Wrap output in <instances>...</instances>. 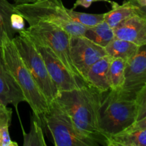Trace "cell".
<instances>
[{
  "instance_id": "obj_11",
  "label": "cell",
  "mask_w": 146,
  "mask_h": 146,
  "mask_svg": "<svg viewBox=\"0 0 146 146\" xmlns=\"http://www.w3.org/2000/svg\"><path fill=\"white\" fill-rule=\"evenodd\" d=\"M24 101H25V98L22 91L4 63L0 46V103L7 106L12 104L18 113L19 104Z\"/></svg>"
},
{
  "instance_id": "obj_2",
  "label": "cell",
  "mask_w": 146,
  "mask_h": 146,
  "mask_svg": "<svg viewBox=\"0 0 146 146\" xmlns=\"http://www.w3.org/2000/svg\"><path fill=\"white\" fill-rule=\"evenodd\" d=\"M101 95L102 92L85 84L71 91H60L56 100L81 133L99 145L107 146L108 139L101 133L98 125Z\"/></svg>"
},
{
  "instance_id": "obj_17",
  "label": "cell",
  "mask_w": 146,
  "mask_h": 146,
  "mask_svg": "<svg viewBox=\"0 0 146 146\" xmlns=\"http://www.w3.org/2000/svg\"><path fill=\"white\" fill-rule=\"evenodd\" d=\"M84 36L104 48L115 38L113 29L111 28L105 21H103L95 27L87 28Z\"/></svg>"
},
{
  "instance_id": "obj_15",
  "label": "cell",
  "mask_w": 146,
  "mask_h": 146,
  "mask_svg": "<svg viewBox=\"0 0 146 146\" xmlns=\"http://www.w3.org/2000/svg\"><path fill=\"white\" fill-rule=\"evenodd\" d=\"M111 11L104 14V21L112 29L118 27L121 23L133 16L146 17V11L129 1H125L122 4L111 1Z\"/></svg>"
},
{
  "instance_id": "obj_26",
  "label": "cell",
  "mask_w": 146,
  "mask_h": 146,
  "mask_svg": "<svg viewBox=\"0 0 146 146\" xmlns=\"http://www.w3.org/2000/svg\"><path fill=\"white\" fill-rule=\"evenodd\" d=\"M15 4H27V3H31L37 0H11Z\"/></svg>"
},
{
  "instance_id": "obj_9",
  "label": "cell",
  "mask_w": 146,
  "mask_h": 146,
  "mask_svg": "<svg viewBox=\"0 0 146 146\" xmlns=\"http://www.w3.org/2000/svg\"><path fill=\"white\" fill-rule=\"evenodd\" d=\"M107 55L104 47L97 45L84 36H71L70 56L73 64L84 82L90 67L98 59Z\"/></svg>"
},
{
  "instance_id": "obj_20",
  "label": "cell",
  "mask_w": 146,
  "mask_h": 146,
  "mask_svg": "<svg viewBox=\"0 0 146 146\" xmlns=\"http://www.w3.org/2000/svg\"><path fill=\"white\" fill-rule=\"evenodd\" d=\"M126 61L121 58H112L108 68V79H109L111 89L121 88L124 81V71H125Z\"/></svg>"
},
{
  "instance_id": "obj_8",
  "label": "cell",
  "mask_w": 146,
  "mask_h": 146,
  "mask_svg": "<svg viewBox=\"0 0 146 146\" xmlns=\"http://www.w3.org/2000/svg\"><path fill=\"white\" fill-rule=\"evenodd\" d=\"M32 42L42 56L47 71L58 92L71 91L87 84L71 74L49 47L36 41Z\"/></svg>"
},
{
  "instance_id": "obj_19",
  "label": "cell",
  "mask_w": 146,
  "mask_h": 146,
  "mask_svg": "<svg viewBox=\"0 0 146 146\" xmlns=\"http://www.w3.org/2000/svg\"><path fill=\"white\" fill-rule=\"evenodd\" d=\"M14 11V5L9 0H0V46L5 34L12 39L17 34L11 26V15Z\"/></svg>"
},
{
  "instance_id": "obj_22",
  "label": "cell",
  "mask_w": 146,
  "mask_h": 146,
  "mask_svg": "<svg viewBox=\"0 0 146 146\" xmlns=\"http://www.w3.org/2000/svg\"><path fill=\"white\" fill-rule=\"evenodd\" d=\"M12 118V110L7 105L0 103V129L4 125H10Z\"/></svg>"
},
{
  "instance_id": "obj_1",
  "label": "cell",
  "mask_w": 146,
  "mask_h": 146,
  "mask_svg": "<svg viewBox=\"0 0 146 146\" xmlns=\"http://www.w3.org/2000/svg\"><path fill=\"white\" fill-rule=\"evenodd\" d=\"M145 118L146 86L138 93L121 88L102 93L98 111V125L107 139Z\"/></svg>"
},
{
  "instance_id": "obj_23",
  "label": "cell",
  "mask_w": 146,
  "mask_h": 146,
  "mask_svg": "<svg viewBox=\"0 0 146 146\" xmlns=\"http://www.w3.org/2000/svg\"><path fill=\"white\" fill-rule=\"evenodd\" d=\"M24 19L22 16L19 14L16 11L12 13L11 15V26L14 31L18 34L19 31H21L25 29Z\"/></svg>"
},
{
  "instance_id": "obj_5",
  "label": "cell",
  "mask_w": 146,
  "mask_h": 146,
  "mask_svg": "<svg viewBox=\"0 0 146 146\" xmlns=\"http://www.w3.org/2000/svg\"><path fill=\"white\" fill-rule=\"evenodd\" d=\"M41 116L51 133L56 146H98L97 143L81 133L66 111L54 100Z\"/></svg>"
},
{
  "instance_id": "obj_12",
  "label": "cell",
  "mask_w": 146,
  "mask_h": 146,
  "mask_svg": "<svg viewBox=\"0 0 146 146\" xmlns=\"http://www.w3.org/2000/svg\"><path fill=\"white\" fill-rule=\"evenodd\" d=\"M115 38L136 45L146 44V17L135 15L125 20L113 29Z\"/></svg>"
},
{
  "instance_id": "obj_25",
  "label": "cell",
  "mask_w": 146,
  "mask_h": 146,
  "mask_svg": "<svg viewBox=\"0 0 146 146\" xmlns=\"http://www.w3.org/2000/svg\"><path fill=\"white\" fill-rule=\"evenodd\" d=\"M93 2H94V0H76L74 3L72 9H75L76 7H80V6L85 8H88Z\"/></svg>"
},
{
  "instance_id": "obj_16",
  "label": "cell",
  "mask_w": 146,
  "mask_h": 146,
  "mask_svg": "<svg viewBox=\"0 0 146 146\" xmlns=\"http://www.w3.org/2000/svg\"><path fill=\"white\" fill-rule=\"evenodd\" d=\"M139 47L130 41L114 38L104 48L107 55L112 58H121L127 61L135 55Z\"/></svg>"
},
{
  "instance_id": "obj_14",
  "label": "cell",
  "mask_w": 146,
  "mask_h": 146,
  "mask_svg": "<svg viewBox=\"0 0 146 146\" xmlns=\"http://www.w3.org/2000/svg\"><path fill=\"white\" fill-rule=\"evenodd\" d=\"M111 59V56L106 55L94 63L86 75V84L102 93L111 89L108 79V68Z\"/></svg>"
},
{
  "instance_id": "obj_4",
  "label": "cell",
  "mask_w": 146,
  "mask_h": 146,
  "mask_svg": "<svg viewBox=\"0 0 146 146\" xmlns=\"http://www.w3.org/2000/svg\"><path fill=\"white\" fill-rule=\"evenodd\" d=\"M14 11L22 16L29 25L44 21L60 27L71 36H84L87 29L69 17L61 0H37L15 4Z\"/></svg>"
},
{
  "instance_id": "obj_7",
  "label": "cell",
  "mask_w": 146,
  "mask_h": 146,
  "mask_svg": "<svg viewBox=\"0 0 146 146\" xmlns=\"http://www.w3.org/2000/svg\"><path fill=\"white\" fill-rule=\"evenodd\" d=\"M22 31L31 41L49 47L71 74L83 80L73 64L70 56L71 35L60 27L44 21L29 24V27Z\"/></svg>"
},
{
  "instance_id": "obj_24",
  "label": "cell",
  "mask_w": 146,
  "mask_h": 146,
  "mask_svg": "<svg viewBox=\"0 0 146 146\" xmlns=\"http://www.w3.org/2000/svg\"><path fill=\"white\" fill-rule=\"evenodd\" d=\"M9 125H4L0 129L1 146H18V143L11 140L9 132Z\"/></svg>"
},
{
  "instance_id": "obj_27",
  "label": "cell",
  "mask_w": 146,
  "mask_h": 146,
  "mask_svg": "<svg viewBox=\"0 0 146 146\" xmlns=\"http://www.w3.org/2000/svg\"><path fill=\"white\" fill-rule=\"evenodd\" d=\"M94 1H106V2H108L111 4L112 1H111V0H94Z\"/></svg>"
},
{
  "instance_id": "obj_18",
  "label": "cell",
  "mask_w": 146,
  "mask_h": 146,
  "mask_svg": "<svg viewBox=\"0 0 146 146\" xmlns=\"http://www.w3.org/2000/svg\"><path fill=\"white\" fill-rule=\"evenodd\" d=\"M24 146H46L44 132L41 127V120L39 116L34 115L31 118L30 131L26 133L22 127Z\"/></svg>"
},
{
  "instance_id": "obj_28",
  "label": "cell",
  "mask_w": 146,
  "mask_h": 146,
  "mask_svg": "<svg viewBox=\"0 0 146 146\" xmlns=\"http://www.w3.org/2000/svg\"><path fill=\"white\" fill-rule=\"evenodd\" d=\"M0 146H1V135H0Z\"/></svg>"
},
{
  "instance_id": "obj_21",
  "label": "cell",
  "mask_w": 146,
  "mask_h": 146,
  "mask_svg": "<svg viewBox=\"0 0 146 146\" xmlns=\"http://www.w3.org/2000/svg\"><path fill=\"white\" fill-rule=\"evenodd\" d=\"M66 11L69 17L74 21L87 28L95 27L104 21V14H88V13L76 11H74V9H69L68 8H66Z\"/></svg>"
},
{
  "instance_id": "obj_13",
  "label": "cell",
  "mask_w": 146,
  "mask_h": 146,
  "mask_svg": "<svg viewBox=\"0 0 146 146\" xmlns=\"http://www.w3.org/2000/svg\"><path fill=\"white\" fill-rule=\"evenodd\" d=\"M107 146H146V118L111 135Z\"/></svg>"
},
{
  "instance_id": "obj_6",
  "label": "cell",
  "mask_w": 146,
  "mask_h": 146,
  "mask_svg": "<svg viewBox=\"0 0 146 146\" xmlns=\"http://www.w3.org/2000/svg\"><path fill=\"white\" fill-rule=\"evenodd\" d=\"M11 41L49 104L56 100L58 91L47 71L42 56L34 43L22 31H19L18 34L13 37Z\"/></svg>"
},
{
  "instance_id": "obj_3",
  "label": "cell",
  "mask_w": 146,
  "mask_h": 146,
  "mask_svg": "<svg viewBox=\"0 0 146 146\" xmlns=\"http://www.w3.org/2000/svg\"><path fill=\"white\" fill-rule=\"evenodd\" d=\"M1 47L7 68L22 91L25 101L30 106L33 114L41 117L48 109V101L7 34L4 36Z\"/></svg>"
},
{
  "instance_id": "obj_10",
  "label": "cell",
  "mask_w": 146,
  "mask_h": 146,
  "mask_svg": "<svg viewBox=\"0 0 146 146\" xmlns=\"http://www.w3.org/2000/svg\"><path fill=\"white\" fill-rule=\"evenodd\" d=\"M146 86V44L141 46L138 52L126 61L124 81L121 88L138 93Z\"/></svg>"
}]
</instances>
